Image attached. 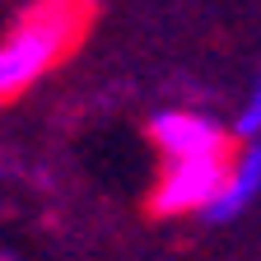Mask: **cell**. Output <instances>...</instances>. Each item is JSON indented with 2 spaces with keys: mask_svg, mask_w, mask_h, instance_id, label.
Segmentation results:
<instances>
[{
  "mask_svg": "<svg viewBox=\"0 0 261 261\" xmlns=\"http://www.w3.org/2000/svg\"><path fill=\"white\" fill-rule=\"evenodd\" d=\"M89 0H33V5L10 23V33L0 38L10 80L23 93L28 84H38L47 70L70 56L89 28Z\"/></svg>",
  "mask_w": 261,
  "mask_h": 261,
  "instance_id": "6da1fadb",
  "label": "cell"
},
{
  "mask_svg": "<svg viewBox=\"0 0 261 261\" xmlns=\"http://www.w3.org/2000/svg\"><path fill=\"white\" fill-rule=\"evenodd\" d=\"M228 154H201V159H163V168L149 187V210L159 219H187V215H205L215 201L219 177H224Z\"/></svg>",
  "mask_w": 261,
  "mask_h": 261,
  "instance_id": "7a4b0ae2",
  "label": "cell"
},
{
  "mask_svg": "<svg viewBox=\"0 0 261 261\" xmlns=\"http://www.w3.org/2000/svg\"><path fill=\"white\" fill-rule=\"evenodd\" d=\"M149 140L163 159H201V154H228L233 130H224L210 112L163 108L149 117Z\"/></svg>",
  "mask_w": 261,
  "mask_h": 261,
  "instance_id": "3957f363",
  "label": "cell"
},
{
  "mask_svg": "<svg viewBox=\"0 0 261 261\" xmlns=\"http://www.w3.org/2000/svg\"><path fill=\"white\" fill-rule=\"evenodd\" d=\"M256 196H261V140H243V149H228L219 191H215V201L205 205L201 219L228 224V219H238Z\"/></svg>",
  "mask_w": 261,
  "mask_h": 261,
  "instance_id": "277c9868",
  "label": "cell"
},
{
  "mask_svg": "<svg viewBox=\"0 0 261 261\" xmlns=\"http://www.w3.org/2000/svg\"><path fill=\"white\" fill-rule=\"evenodd\" d=\"M233 136L238 140H261V70L247 84V98H243V108L233 117Z\"/></svg>",
  "mask_w": 261,
  "mask_h": 261,
  "instance_id": "5b68a950",
  "label": "cell"
},
{
  "mask_svg": "<svg viewBox=\"0 0 261 261\" xmlns=\"http://www.w3.org/2000/svg\"><path fill=\"white\" fill-rule=\"evenodd\" d=\"M19 89H14V80H10V65H5V51H0V103L5 98H14Z\"/></svg>",
  "mask_w": 261,
  "mask_h": 261,
  "instance_id": "8992f818",
  "label": "cell"
},
{
  "mask_svg": "<svg viewBox=\"0 0 261 261\" xmlns=\"http://www.w3.org/2000/svg\"><path fill=\"white\" fill-rule=\"evenodd\" d=\"M0 261H14V256H10V252H0Z\"/></svg>",
  "mask_w": 261,
  "mask_h": 261,
  "instance_id": "52a82bcc",
  "label": "cell"
},
{
  "mask_svg": "<svg viewBox=\"0 0 261 261\" xmlns=\"http://www.w3.org/2000/svg\"><path fill=\"white\" fill-rule=\"evenodd\" d=\"M89 5H98V0H89Z\"/></svg>",
  "mask_w": 261,
  "mask_h": 261,
  "instance_id": "ba28073f",
  "label": "cell"
}]
</instances>
